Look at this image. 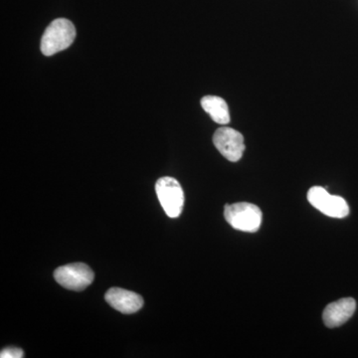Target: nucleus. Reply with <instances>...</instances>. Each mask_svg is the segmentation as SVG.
<instances>
[{"mask_svg":"<svg viewBox=\"0 0 358 358\" xmlns=\"http://www.w3.org/2000/svg\"><path fill=\"white\" fill-rule=\"evenodd\" d=\"M76 38V29L70 20L58 18L49 24L41 39L42 53L52 56L67 49Z\"/></svg>","mask_w":358,"mask_h":358,"instance_id":"f257e3e1","label":"nucleus"},{"mask_svg":"<svg viewBox=\"0 0 358 358\" xmlns=\"http://www.w3.org/2000/svg\"><path fill=\"white\" fill-rule=\"evenodd\" d=\"M224 216L234 229L244 232H257L262 224V211L257 205L248 202L225 205Z\"/></svg>","mask_w":358,"mask_h":358,"instance_id":"f03ea898","label":"nucleus"},{"mask_svg":"<svg viewBox=\"0 0 358 358\" xmlns=\"http://www.w3.org/2000/svg\"><path fill=\"white\" fill-rule=\"evenodd\" d=\"M155 192L166 215L171 218L179 217L185 205V193L180 183L176 178L166 176L157 181Z\"/></svg>","mask_w":358,"mask_h":358,"instance_id":"7ed1b4c3","label":"nucleus"},{"mask_svg":"<svg viewBox=\"0 0 358 358\" xmlns=\"http://www.w3.org/2000/svg\"><path fill=\"white\" fill-rule=\"evenodd\" d=\"M56 282L72 291H83L94 281V272L84 263L61 266L54 272Z\"/></svg>","mask_w":358,"mask_h":358,"instance_id":"20e7f679","label":"nucleus"},{"mask_svg":"<svg viewBox=\"0 0 358 358\" xmlns=\"http://www.w3.org/2000/svg\"><path fill=\"white\" fill-rule=\"evenodd\" d=\"M308 200L317 210L334 218H345L350 214V207L343 197L331 195L326 188L313 186L308 192Z\"/></svg>","mask_w":358,"mask_h":358,"instance_id":"39448f33","label":"nucleus"},{"mask_svg":"<svg viewBox=\"0 0 358 358\" xmlns=\"http://www.w3.org/2000/svg\"><path fill=\"white\" fill-rule=\"evenodd\" d=\"M213 143L219 152L229 162H239L244 154V136L236 129L228 127L218 129L214 134Z\"/></svg>","mask_w":358,"mask_h":358,"instance_id":"423d86ee","label":"nucleus"},{"mask_svg":"<svg viewBox=\"0 0 358 358\" xmlns=\"http://www.w3.org/2000/svg\"><path fill=\"white\" fill-rule=\"evenodd\" d=\"M105 299L110 307L127 315L138 312L143 306L140 294L121 288L110 289L106 293Z\"/></svg>","mask_w":358,"mask_h":358,"instance_id":"0eeeda50","label":"nucleus"},{"mask_svg":"<svg viewBox=\"0 0 358 358\" xmlns=\"http://www.w3.org/2000/svg\"><path fill=\"white\" fill-rule=\"evenodd\" d=\"M357 310V301L352 298L341 299V300L329 303L324 308L322 320L327 327L343 326L352 317Z\"/></svg>","mask_w":358,"mask_h":358,"instance_id":"6e6552de","label":"nucleus"},{"mask_svg":"<svg viewBox=\"0 0 358 358\" xmlns=\"http://www.w3.org/2000/svg\"><path fill=\"white\" fill-rule=\"evenodd\" d=\"M201 106L216 124H222V126L229 124V108L225 100L220 96H205L201 99Z\"/></svg>","mask_w":358,"mask_h":358,"instance_id":"1a4fd4ad","label":"nucleus"},{"mask_svg":"<svg viewBox=\"0 0 358 358\" xmlns=\"http://www.w3.org/2000/svg\"><path fill=\"white\" fill-rule=\"evenodd\" d=\"M23 357H24L23 350L18 348H6L0 352L1 358H22Z\"/></svg>","mask_w":358,"mask_h":358,"instance_id":"9d476101","label":"nucleus"}]
</instances>
